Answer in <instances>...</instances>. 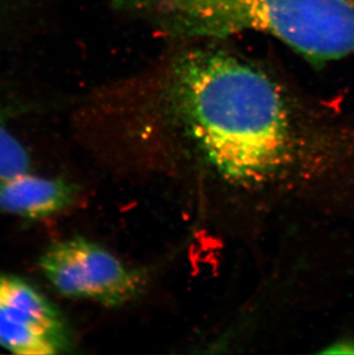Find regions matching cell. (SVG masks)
Listing matches in <instances>:
<instances>
[{
	"mask_svg": "<svg viewBox=\"0 0 354 355\" xmlns=\"http://www.w3.org/2000/svg\"><path fill=\"white\" fill-rule=\"evenodd\" d=\"M168 130L224 183L261 187L290 161L292 125L273 78L231 52L192 47L177 53L154 89Z\"/></svg>",
	"mask_w": 354,
	"mask_h": 355,
	"instance_id": "1",
	"label": "cell"
},
{
	"mask_svg": "<svg viewBox=\"0 0 354 355\" xmlns=\"http://www.w3.org/2000/svg\"><path fill=\"white\" fill-rule=\"evenodd\" d=\"M44 276L67 298L108 307L134 300L143 290V274L130 268L104 246L85 238L57 241L40 259Z\"/></svg>",
	"mask_w": 354,
	"mask_h": 355,
	"instance_id": "2",
	"label": "cell"
},
{
	"mask_svg": "<svg viewBox=\"0 0 354 355\" xmlns=\"http://www.w3.org/2000/svg\"><path fill=\"white\" fill-rule=\"evenodd\" d=\"M0 346L22 355H54L71 346L67 322L34 285L0 272Z\"/></svg>",
	"mask_w": 354,
	"mask_h": 355,
	"instance_id": "3",
	"label": "cell"
},
{
	"mask_svg": "<svg viewBox=\"0 0 354 355\" xmlns=\"http://www.w3.org/2000/svg\"><path fill=\"white\" fill-rule=\"evenodd\" d=\"M75 195V187L64 180L24 173L0 180V211L27 220H40L69 207Z\"/></svg>",
	"mask_w": 354,
	"mask_h": 355,
	"instance_id": "4",
	"label": "cell"
},
{
	"mask_svg": "<svg viewBox=\"0 0 354 355\" xmlns=\"http://www.w3.org/2000/svg\"><path fill=\"white\" fill-rule=\"evenodd\" d=\"M31 158L22 143L0 122V180L29 173Z\"/></svg>",
	"mask_w": 354,
	"mask_h": 355,
	"instance_id": "5",
	"label": "cell"
},
{
	"mask_svg": "<svg viewBox=\"0 0 354 355\" xmlns=\"http://www.w3.org/2000/svg\"><path fill=\"white\" fill-rule=\"evenodd\" d=\"M326 354H354V340H341L324 349Z\"/></svg>",
	"mask_w": 354,
	"mask_h": 355,
	"instance_id": "6",
	"label": "cell"
},
{
	"mask_svg": "<svg viewBox=\"0 0 354 355\" xmlns=\"http://www.w3.org/2000/svg\"><path fill=\"white\" fill-rule=\"evenodd\" d=\"M10 8V3L6 0H0V21L3 19Z\"/></svg>",
	"mask_w": 354,
	"mask_h": 355,
	"instance_id": "7",
	"label": "cell"
}]
</instances>
